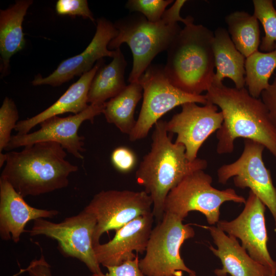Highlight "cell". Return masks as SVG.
<instances>
[{"label":"cell","mask_w":276,"mask_h":276,"mask_svg":"<svg viewBox=\"0 0 276 276\" xmlns=\"http://www.w3.org/2000/svg\"><path fill=\"white\" fill-rule=\"evenodd\" d=\"M55 8L59 15L82 16L94 22L95 21L86 0H58Z\"/></svg>","instance_id":"f1b7e54d"},{"label":"cell","mask_w":276,"mask_h":276,"mask_svg":"<svg viewBox=\"0 0 276 276\" xmlns=\"http://www.w3.org/2000/svg\"><path fill=\"white\" fill-rule=\"evenodd\" d=\"M189 102L181 105V111L168 122V132L177 134L175 143L183 145L190 160L197 158L198 152L205 140L221 126L223 114L216 105L207 101L203 106Z\"/></svg>","instance_id":"5bb4252c"},{"label":"cell","mask_w":276,"mask_h":276,"mask_svg":"<svg viewBox=\"0 0 276 276\" xmlns=\"http://www.w3.org/2000/svg\"><path fill=\"white\" fill-rule=\"evenodd\" d=\"M265 147L261 144L244 139V149L234 162L217 170L218 182L225 184L231 178L236 187L249 188L269 210L276 226V188L263 160Z\"/></svg>","instance_id":"8fae6325"},{"label":"cell","mask_w":276,"mask_h":276,"mask_svg":"<svg viewBox=\"0 0 276 276\" xmlns=\"http://www.w3.org/2000/svg\"><path fill=\"white\" fill-rule=\"evenodd\" d=\"M31 0H19L6 10L0 11L1 72L5 75L8 71L10 59L25 45L22 22Z\"/></svg>","instance_id":"ffe728a7"},{"label":"cell","mask_w":276,"mask_h":276,"mask_svg":"<svg viewBox=\"0 0 276 276\" xmlns=\"http://www.w3.org/2000/svg\"><path fill=\"white\" fill-rule=\"evenodd\" d=\"M205 96L223 114V123L216 132L218 154L232 153L235 140L241 137L261 144L276 158V126L261 99L251 96L245 87L223 83L212 85Z\"/></svg>","instance_id":"6da1fadb"},{"label":"cell","mask_w":276,"mask_h":276,"mask_svg":"<svg viewBox=\"0 0 276 276\" xmlns=\"http://www.w3.org/2000/svg\"><path fill=\"white\" fill-rule=\"evenodd\" d=\"M139 82L143 89V101L135 126L129 135L132 142L146 137L159 119L175 107L189 102L207 103L205 95L188 94L173 85L160 65H150Z\"/></svg>","instance_id":"ba28073f"},{"label":"cell","mask_w":276,"mask_h":276,"mask_svg":"<svg viewBox=\"0 0 276 276\" xmlns=\"http://www.w3.org/2000/svg\"><path fill=\"white\" fill-rule=\"evenodd\" d=\"M152 212L140 216L116 231L108 242L94 246L98 263L104 267L118 266L145 252L154 222Z\"/></svg>","instance_id":"2e32d148"},{"label":"cell","mask_w":276,"mask_h":276,"mask_svg":"<svg viewBox=\"0 0 276 276\" xmlns=\"http://www.w3.org/2000/svg\"><path fill=\"white\" fill-rule=\"evenodd\" d=\"M26 270L29 276H52L51 267L43 255L39 259L32 260Z\"/></svg>","instance_id":"d6a6232c"},{"label":"cell","mask_w":276,"mask_h":276,"mask_svg":"<svg viewBox=\"0 0 276 276\" xmlns=\"http://www.w3.org/2000/svg\"><path fill=\"white\" fill-rule=\"evenodd\" d=\"M6 161V153H0V167L1 168Z\"/></svg>","instance_id":"836d02e7"},{"label":"cell","mask_w":276,"mask_h":276,"mask_svg":"<svg viewBox=\"0 0 276 276\" xmlns=\"http://www.w3.org/2000/svg\"><path fill=\"white\" fill-rule=\"evenodd\" d=\"M112 60L100 66L96 72L88 93V103L103 104L123 90L127 86L124 73L127 62L120 48L116 50Z\"/></svg>","instance_id":"7402d4cb"},{"label":"cell","mask_w":276,"mask_h":276,"mask_svg":"<svg viewBox=\"0 0 276 276\" xmlns=\"http://www.w3.org/2000/svg\"><path fill=\"white\" fill-rule=\"evenodd\" d=\"M209 231L216 245H210L209 249L218 257L222 265L220 269H216L217 276H270L273 270L254 260L241 245L237 238L226 235L214 225H199ZM276 270V269H275Z\"/></svg>","instance_id":"ac0fdd59"},{"label":"cell","mask_w":276,"mask_h":276,"mask_svg":"<svg viewBox=\"0 0 276 276\" xmlns=\"http://www.w3.org/2000/svg\"><path fill=\"white\" fill-rule=\"evenodd\" d=\"M212 177L203 170L184 177L173 188L165 200L164 212L171 213L184 220L191 211H198L209 224H217L221 205L226 201L245 203L246 200L232 188L218 190L212 186Z\"/></svg>","instance_id":"52a82bcc"},{"label":"cell","mask_w":276,"mask_h":276,"mask_svg":"<svg viewBox=\"0 0 276 276\" xmlns=\"http://www.w3.org/2000/svg\"><path fill=\"white\" fill-rule=\"evenodd\" d=\"M275 275H276V270L275 269V270H273L270 276H275Z\"/></svg>","instance_id":"e575fe53"},{"label":"cell","mask_w":276,"mask_h":276,"mask_svg":"<svg viewBox=\"0 0 276 276\" xmlns=\"http://www.w3.org/2000/svg\"><path fill=\"white\" fill-rule=\"evenodd\" d=\"M182 273L179 274H177V275H172V276H182Z\"/></svg>","instance_id":"d590c367"},{"label":"cell","mask_w":276,"mask_h":276,"mask_svg":"<svg viewBox=\"0 0 276 276\" xmlns=\"http://www.w3.org/2000/svg\"><path fill=\"white\" fill-rule=\"evenodd\" d=\"M276 68V45L269 52L257 51L245 61V85L249 94L259 98L270 85L269 80Z\"/></svg>","instance_id":"d4e9b609"},{"label":"cell","mask_w":276,"mask_h":276,"mask_svg":"<svg viewBox=\"0 0 276 276\" xmlns=\"http://www.w3.org/2000/svg\"><path fill=\"white\" fill-rule=\"evenodd\" d=\"M139 261L137 255L133 260L121 265L107 267L108 272L105 274L103 272L93 273L90 276H145L140 268Z\"/></svg>","instance_id":"4dcf8cb0"},{"label":"cell","mask_w":276,"mask_h":276,"mask_svg":"<svg viewBox=\"0 0 276 276\" xmlns=\"http://www.w3.org/2000/svg\"><path fill=\"white\" fill-rule=\"evenodd\" d=\"M174 214L165 212L162 219L152 228L139 267L146 276H172L187 272L196 276L181 258L180 249L184 242L193 238L194 229Z\"/></svg>","instance_id":"8992f818"},{"label":"cell","mask_w":276,"mask_h":276,"mask_svg":"<svg viewBox=\"0 0 276 276\" xmlns=\"http://www.w3.org/2000/svg\"><path fill=\"white\" fill-rule=\"evenodd\" d=\"M65 150L55 142L29 145L20 151L6 153L1 178L7 180L24 198L66 187L68 176L78 167L65 159Z\"/></svg>","instance_id":"7a4b0ae2"},{"label":"cell","mask_w":276,"mask_h":276,"mask_svg":"<svg viewBox=\"0 0 276 276\" xmlns=\"http://www.w3.org/2000/svg\"><path fill=\"white\" fill-rule=\"evenodd\" d=\"M105 103L89 104L84 111L74 115L48 118L39 124L40 128L36 131L12 135L5 150H12L41 142H55L75 157L83 159L81 153L85 151L84 138L78 135V129L84 121L89 120L93 123L95 117L103 113Z\"/></svg>","instance_id":"7c38bea8"},{"label":"cell","mask_w":276,"mask_h":276,"mask_svg":"<svg viewBox=\"0 0 276 276\" xmlns=\"http://www.w3.org/2000/svg\"><path fill=\"white\" fill-rule=\"evenodd\" d=\"M173 0H129L126 7L130 11L140 12L150 22H156L162 19L167 6Z\"/></svg>","instance_id":"83f0119b"},{"label":"cell","mask_w":276,"mask_h":276,"mask_svg":"<svg viewBox=\"0 0 276 276\" xmlns=\"http://www.w3.org/2000/svg\"><path fill=\"white\" fill-rule=\"evenodd\" d=\"M214 33L201 25H186L167 50L164 66L170 82L182 91L200 95L212 86L215 76Z\"/></svg>","instance_id":"277c9868"},{"label":"cell","mask_w":276,"mask_h":276,"mask_svg":"<svg viewBox=\"0 0 276 276\" xmlns=\"http://www.w3.org/2000/svg\"><path fill=\"white\" fill-rule=\"evenodd\" d=\"M111 162L118 171L127 173L131 172L137 163V157L134 152L126 146L115 148L111 154Z\"/></svg>","instance_id":"f546056e"},{"label":"cell","mask_w":276,"mask_h":276,"mask_svg":"<svg viewBox=\"0 0 276 276\" xmlns=\"http://www.w3.org/2000/svg\"><path fill=\"white\" fill-rule=\"evenodd\" d=\"M117 36L109 42L108 48H120L123 43L129 47L133 56V65L128 82H138L141 75L159 53L168 50L181 29L177 22L164 13L156 22L149 21L139 14L129 15L114 24Z\"/></svg>","instance_id":"5b68a950"},{"label":"cell","mask_w":276,"mask_h":276,"mask_svg":"<svg viewBox=\"0 0 276 276\" xmlns=\"http://www.w3.org/2000/svg\"><path fill=\"white\" fill-rule=\"evenodd\" d=\"M261 96L272 122L276 126V75L272 82L262 93Z\"/></svg>","instance_id":"1f68e13d"},{"label":"cell","mask_w":276,"mask_h":276,"mask_svg":"<svg viewBox=\"0 0 276 276\" xmlns=\"http://www.w3.org/2000/svg\"><path fill=\"white\" fill-rule=\"evenodd\" d=\"M153 202L145 191L109 190L96 194L84 208L97 220L93 243H100L102 235L117 231L137 217L152 212Z\"/></svg>","instance_id":"30bf717a"},{"label":"cell","mask_w":276,"mask_h":276,"mask_svg":"<svg viewBox=\"0 0 276 276\" xmlns=\"http://www.w3.org/2000/svg\"><path fill=\"white\" fill-rule=\"evenodd\" d=\"M254 15L262 24L265 34L260 44L262 52H271L276 45V10L272 0H254Z\"/></svg>","instance_id":"484cf974"},{"label":"cell","mask_w":276,"mask_h":276,"mask_svg":"<svg viewBox=\"0 0 276 276\" xmlns=\"http://www.w3.org/2000/svg\"><path fill=\"white\" fill-rule=\"evenodd\" d=\"M213 52L216 72L213 85H221L224 78H228L236 88H244L245 57L236 49L228 31L223 28L218 27L214 32Z\"/></svg>","instance_id":"44dd1931"},{"label":"cell","mask_w":276,"mask_h":276,"mask_svg":"<svg viewBox=\"0 0 276 276\" xmlns=\"http://www.w3.org/2000/svg\"><path fill=\"white\" fill-rule=\"evenodd\" d=\"M59 211L30 205L7 180L0 178V237L18 243L28 222L56 217Z\"/></svg>","instance_id":"e0dca14e"},{"label":"cell","mask_w":276,"mask_h":276,"mask_svg":"<svg viewBox=\"0 0 276 276\" xmlns=\"http://www.w3.org/2000/svg\"><path fill=\"white\" fill-rule=\"evenodd\" d=\"M245 206L237 217L231 221L219 220L217 226L228 235L239 239L241 245L254 260L272 269H276V261L267 248L266 206L251 191Z\"/></svg>","instance_id":"4fadbf2b"},{"label":"cell","mask_w":276,"mask_h":276,"mask_svg":"<svg viewBox=\"0 0 276 276\" xmlns=\"http://www.w3.org/2000/svg\"><path fill=\"white\" fill-rule=\"evenodd\" d=\"M19 118L18 111L14 102L6 97L0 108V152L5 149L11 138V132L15 129Z\"/></svg>","instance_id":"4316f807"},{"label":"cell","mask_w":276,"mask_h":276,"mask_svg":"<svg viewBox=\"0 0 276 276\" xmlns=\"http://www.w3.org/2000/svg\"><path fill=\"white\" fill-rule=\"evenodd\" d=\"M96 31L91 41L80 54L63 60L47 77L37 76L32 82L33 85H50L57 86L70 81L75 76H82L94 67L96 61L103 57H113L116 50L110 51L108 45L115 38L118 31L114 24L104 18L97 20Z\"/></svg>","instance_id":"9a60e30c"},{"label":"cell","mask_w":276,"mask_h":276,"mask_svg":"<svg viewBox=\"0 0 276 276\" xmlns=\"http://www.w3.org/2000/svg\"><path fill=\"white\" fill-rule=\"evenodd\" d=\"M101 60L97 62L91 70L81 76L50 107L33 117L18 121L15 128L17 134H27L34 127L51 117L67 112L76 114L86 109L89 106L88 93L89 87L96 72L102 64Z\"/></svg>","instance_id":"d6986e66"},{"label":"cell","mask_w":276,"mask_h":276,"mask_svg":"<svg viewBox=\"0 0 276 276\" xmlns=\"http://www.w3.org/2000/svg\"><path fill=\"white\" fill-rule=\"evenodd\" d=\"M166 123L159 120L154 125L151 150L135 172L137 183L152 198V213L158 222L164 214L165 200L170 190L188 175L208 166L205 159L188 158L185 146L173 143L172 136L168 135Z\"/></svg>","instance_id":"3957f363"},{"label":"cell","mask_w":276,"mask_h":276,"mask_svg":"<svg viewBox=\"0 0 276 276\" xmlns=\"http://www.w3.org/2000/svg\"><path fill=\"white\" fill-rule=\"evenodd\" d=\"M228 32L236 49L246 58L258 51L260 44L259 20L243 11H236L225 18Z\"/></svg>","instance_id":"cb8c5ba5"},{"label":"cell","mask_w":276,"mask_h":276,"mask_svg":"<svg viewBox=\"0 0 276 276\" xmlns=\"http://www.w3.org/2000/svg\"><path fill=\"white\" fill-rule=\"evenodd\" d=\"M275 5H276V1H275Z\"/></svg>","instance_id":"8d00e7d4"},{"label":"cell","mask_w":276,"mask_h":276,"mask_svg":"<svg viewBox=\"0 0 276 276\" xmlns=\"http://www.w3.org/2000/svg\"><path fill=\"white\" fill-rule=\"evenodd\" d=\"M96 224L95 216L83 209L59 223L36 219L29 233L31 236L43 235L57 240L64 255L78 259L92 273L98 274L102 272L95 256L93 239Z\"/></svg>","instance_id":"9c48e42d"},{"label":"cell","mask_w":276,"mask_h":276,"mask_svg":"<svg viewBox=\"0 0 276 276\" xmlns=\"http://www.w3.org/2000/svg\"><path fill=\"white\" fill-rule=\"evenodd\" d=\"M142 92L139 81L130 83L116 96L106 102L103 113L107 122L114 124L123 133L129 135L136 124L134 111Z\"/></svg>","instance_id":"603a6c76"}]
</instances>
